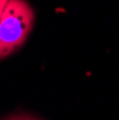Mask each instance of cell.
<instances>
[{"label": "cell", "mask_w": 119, "mask_h": 120, "mask_svg": "<svg viewBox=\"0 0 119 120\" xmlns=\"http://www.w3.org/2000/svg\"><path fill=\"white\" fill-rule=\"evenodd\" d=\"M6 3H7V0H0V14H2V11H3V9H4V6H6Z\"/></svg>", "instance_id": "obj_3"}, {"label": "cell", "mask_w": 119, "mask_h": 120, "mask_svg": "<svg viewBox=\"0 0 119 120\" xmlns=\"http://www.w3.org/2000/svg\"><path fill=\"white\" fill-rule=\"evenodd\" d=\"M33 23L35 11L26 0H7L0 14V59L23 46Z\"/></svg>", "instance_id": "obj_1"}, {"label": "cell", "mask_w": 119, "mask_h": 120, "mask_svg": "<svg viewBox=\"0 0 119 120\" xmlns=\"http://www.w3.org/2000/svg\"><path fill=\"white\" fill-rule=\"evenodd\" d=\"M6 120H39V119H35L32 116H13V117H9Z\"/></svg>", "instance_id": "obj_2"}]
</instances>
